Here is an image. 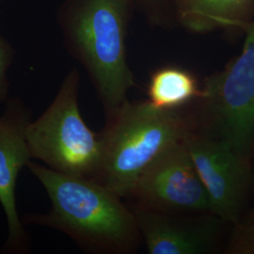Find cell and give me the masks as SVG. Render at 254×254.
<instances>
[{
    "instance_id": "obj_13",
    "label": "cell",
    "mask_w": 254,
    "mask_h": 254,
    "mask_svg": "<svg viewBox=\"0 0 254 254\" xmlns=\"http://www.w3.org/2000/svg\"><path fill=\"white\" fill-rule=\"evenodd\" d=\"M14 49L9 42L0 35V102H4L8 97L9 82L8 70L13 61Z\"/></svg>"
},
{
    "instance_id": "obj_10",
    "label": "cell",
    "mask_w": 254,
    "mask_h": 254,
    "mask_svg": "<svg viewBox=\"0 0 254 254\" xmlns=\"http://www.w3.org/2000/svg\"><path fill=\"white\" fill-rule=\"evenodd\" d=\"M179 21L187 29L204 33L251 24L254 0H174Z\"/></svg>"
},
{
    "instance_id": "obj_9",
    "label": "cell",
    "mask_w": 254,
    "mask_h": 254,
    "mask_svg": "<svg viewBox=\"0 0 254 254\" xmlns=\"http://www.w3.org/2000/svg\"><path fill=\"white\" fill-rule=\"evenodd\" d=\"M133 212L150 254H213L227 224L212 213L185 218L141 206Z\"/></svg>"
},
{
    "instance_id": "obj_12",
    "label": "cell",
    "mask_w": 254,
    "mask_h": 254,
    "mask_svg": "<svg viewBox=\"0 0 254 254\" xmlns=\"http://www.w3.org/2000/svg\"><path fill=\"white\" fill-rule=\"evenodd\" d=\"M228 238L224 253L228 254H254V220H239Z\"/></svg>"
},
{
    "instance_id": "obj_2",
    "label": "cell",
    "mask_w": 254,
    "mask_h": 254,
    "mask_svg": "<svg viewBox=\"0 0 254 254\" xmlns=\"http://www.w3.org/2000/svg\"><path fill=\"white\" fill-rule=\"evenodd\" d=\"M135 0H64L57 22L64 44L91 79L107 117L135 86L127 59V28Z\"/></svg>"
},
{
    "instance_id": "obj_14",
    "label": "cell",
    "mask_w": 254,
    "mask_h": 254,
    "mask_svg": "<svg viewBox=\"0 0 254 254\" xmlns=\"http://www.w3.org/2000/svg\"><path fill=\"white\" fill-rule=\"evenodd\" d=\"M135 1L141 4L144 8H148L150 9L158 8L163 2V0H135Z\"/></svg>"
},
{
    "instance_id": "obj_16",
    "label": "cell",
    "mask_w": 254,
    "mask_h": 254,
    "mask_svg": "<svg viewBox=\"0 0 254 254\" xmlns=\"http://www.w3.org/2000/svg\"><path fill=\"white\" fill-rule=\"evenodd\" d=\"M4 1H6V0H0V5H1V4H2Z\"/></svg>"
},
{
    "instance_id": "obj_4",
    "label": "cell",
    "mask_w": 254,
    "mask_h": 254,
    "mask_svg": "<svg viewBox=\"0 0 254 254\" xmlns=\"http://www.w3.org/2000/svg\"><path fill=\"white\" fill-rule=\"evenodd\" d=\"M80 74L73 68L64 77L53 102L26 132L31 159L56 172L93 179L101 161L100 135L85 124L78 107Z\"/></svg>"
},
{
    "instance_id": "obj_6",
    "label": "cell",
    "mask_w": 254,
    "mask_h": 254,
    "mask_svg": "<svg viewBox=\"0 0 254 254\" xmlns=\"http://www.w3.org/2000/svg\"><path fill=\"white\" fill-rule=\"evenodd\" d=\"M130 196L164 213H212V203L184 139L169 147L140 175Z\"/></svg>"
},
{
    "instance_id": "obj_17",
    "label": "cell",
    "mask_w": 254,
    "mask_h": 254,
    "mask_svg": "<svg viewBox=\"0 0 254 254\" xmlns=\"http://www.w3.org/2000/svg\"></svg>"
},
{
    "instance_id": "obj_1",
    "label": "cell",
    "mask_w": 254,
    "mask_h": 254,
    "mask_svg": "<svg viewBox=\"0 0 254 254\" xmlns=\"http://www.w3.org/2000/svg\"><path fill=\"white\" fill-rule=\"evenodd\" d=\"M30 172L51 200L47 214H28L23 222L58 230L92 254L135 252L140 233L133 210L100 183L73 176L29 161Z\"/></svg>"
},
{
    "instance_id": "obj_3",
    "label": "cell",
    "mask_w": 254,
    "mask_h": 254,
    "mask_svg": "<svg viewBox=\"0 0 254 254\" xmlns=\"http://www.w3.org/2000/svg\"><path fill=\"white\" fill-rule=\"evenodd\" d=\"M101 132V161L93 181L121 198L129 197L140 175L154 160L191 132L179 109H160L149 102L127 100Z\"/></svg>"
},
{
    "instance_id": "obj_15",
    "label": "cell",
    "mask_w": 254,
    "mask_h": 254,
    "mask_svg": "<svg viewBox=\"0 0 254 254\" xmlns=\"http://www.w3.org/2000/svg\"><path fill=\"white\" fill-rule=\"evenodd\" d=\"M246 219H251V220H254V208L252 210V212L249 214L248 218Z\"/></svg>"
},
{
    "instance_id": "obj_11",
    "label": "cell",
    "mask_w": 254,
    "mask_h": 254,
    "mask_svg": "<svg viewBox=\"0 0 254 254\" xmlns=\"http://www.w3.org/2000/svg\"><path fill=\"white\" fill-rule=\"evenodd\" d=\"M200 91L190 72L175 66H166L152 73L147 93L148 101L154 108L173 110L198 99Z\"/></svg>"
},
{
    "instance_id": "obj_7",
    "label": "cell",
    "mask_w": 254,
    "mask_h": 254,
    "mask_svg": "<svg viewBox=\"0 0 254 254\" xmlns=\"http://www.w3.org/2000/svg\"><path fill=\"white\" fill-rule=\"evenodd\" d=\"M184 142L208 193L212 214L232 224L241 220L246 195L254 176L250 159L200 133L191 131Z\"/></svg>"
},
{
    "instance_id": "obj_8",
    "label": "cell",
    "mask_w": 254,
    "mask_h": 254,
    "mask_svg": "<svg viewBox=\"0 0 254 254\" xmlns=\"http://www.w3.org/2000/svg\"><path fill=\"white\" fill-rule=\"evenodd\" d=\"M30 122V109L18 98L8 101L0 116V203L8 223L2 251L6 254L30 253V238L19 218L15 198L19 173L31 160L26 139Z\"/></svg>"
},
{
    "instance_id": "obj_5",
    "label": "cell",
    "mask_w": 254,
    "mask_h": 254,
    "mask_svg": "<svg viewBox=\"0 0 254 254\" xmlns=\"http://www.w3.org/2000/svg\"><path fill=\"white\" fill-rule=\"evenodd\" d=\"M243 49L200 88L201 130L198 133L249 158L254 144V19L247 27Z\"/></svg>"
}]
</instances>
